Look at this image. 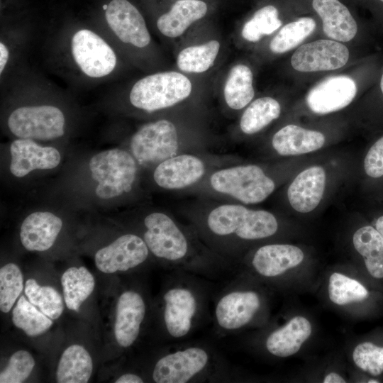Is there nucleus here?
<instances>
[{
	"instance_id": "obj_1",
	"label": "nucleus",
	"mask_w": 383,
	"mask_h": 383,
	"mask_svg": "<svg viewBox=\"0 0 383 383\" xmlns=\"http://www.w3.org/2000/svg\"><path fill=\"white\" fill-rule=\"evenodd\" d=\"M208 279L181 270L168 276L160 297V325L169 343L187 340L209 317Z\"/></svg>"
},
{
	"instance_id": "obj_2",
	"label": "nucleus",
	"mask_w": 383,
	"mask_h": 383,
	"mask_svg": "<svg viewBox=\"0 0 383 383\" xmlns=\"http://www.w3.org/2000/svg\"><path fill=\"white\" fill-rule=\"evenodd\" d=\"M151 377L156 383L221 382L232 380L225 356L201 341L172 343L155 362Z\"/></svg>"
},
{
	"instance_id": "obj_3",
	"label": "nucleus",
	"mask_w": 383,
	"mask_h": 383,
	"mask_svg": "<svg viewBox=\"0 0 383 383\" xmlns=\"http://www.w3.org/2000/svg\"><path fill=\"white\" fill-rule=\"evenodd\" d=\"M208 231L216 238L255 240L270 237L278 229L274 216L264 210L224 204L213 209L206 219Z\"/></svg>"
},
{
	"instance_id": "obj_4",
	"label": "nucleus",
	"mask_w": 383,
	"mask_h": 383,
	"mask_svg": "<svg viewBox=\"0 0 383 383\" xmlns=\"http://www.w3.org/2000/svg\"><path fill=\"white\" fill-rule=\"evenodd\" d=\"M212 321L218 336L243 329L255 318L262 306L260 295L231 281L214 299Z\"/></svg>"
},
{
	"instance_id": "obj_5",
	"label": "nucleus",
	"mask_w": 383,
	"mask_h": 383,
	"mask_svg": "<svg viewBox=\"0 0 383 383\" xmlns=\"http://www.w3.org/2000/svg\"><path fill=\"white\" fill-rule=\"evenodd\" d=\"M192 83L176 72H160L138 81L130 93L133 106L148 112L172 106L187 98Z\"/></svg>"
},
{
	"instance_id": "obj_6",
	"label": "nucleus",
	"mask_w": 383,
	"mask_h": 383,
	"mask_svg": "<svg viewBox=\"0 0 383 383\" xmlns=\"http://www.w3.org/2000/svg\"><path fill=\"white\" fill-rule=\"evenodd\" d=\"M92 178L98 182L96 196L108 199L130 192L135 181L136 165L127 152L111 149L91 157L89 163Z\"/></svg>"
},
{
	"instance_id": "obj_7",
	"label": "nucleus",
	"mask_w": 383,
	"mask_h": 383,
	"mask_svg": "<svg viewBox=\"0 0 383 383\" xmlns=\"http://www.w3.org/2000/svg\"><path fill=\"white\" fill-rule=\"evenodd\" d=\"M212 188L245 204L264 201L274 189V183L255 165L218 170L210 179Z\"/></svg>"
},
{
	"instance_id": "obj_8",
	"label": "nucleus",
	"mask_w": 383,
	"mask_h": 383,
	"mask_svg": "<svg viewBox=\"0 0 383 383\" xmlns=\"http://www.w3.org/2000/svg\"><path fill=\"white\" fill-rule=\"evenodd\" d=\"M65 117L49 105L23 106L9 116L8 126L16 136L24 139L51 140L64 134Z\"/></svg>"
},
{
	"instance_id": "obj_9",
	"label": "nucleus",
	"mask_w": 383,
	"mask_h": 383,
	"mask_svg": "<svg viewBox=\"0 0 383 383\" xmlns=\"http://www.w3.org/2000/svg\"><path fill=\"white\" fill-rule=\"evenodd\" d=\"M131 148L140 164L160 163L177 152L178 136L176 128L167 120L147 123L132 137Z\"/></svg>"
},
{
	"instance_id": "obj_10",
	"label": "nucleus",
	"mask_w": 383,
	"mask_h": 383,
	"mask_svg": "<svg viewBox=\"0 0 383 383\" xmlns=\"http://www.w3.org/2000/svg\"><path fill=\"white\" fill-rule=\"evenodd\" d=\"M72 52L82 71L91 77H101L115 68L116 57L112 48L90 30L77 31L72 39Z\"/></svg>"
},
{
	"instance_id": "obj_11",
	"label": "nucleus",
	"mask_w": 383,
	"mask_h": 383,
	"mask_svg": "<svg viewBox=\"0 0 383 383\" xmlns=\"http://www.w3.org/2000/svg\"><path fill=\"white\" fill-rule=\"evenodd\" d=\"M149 249L143 238L135 234H125L95 254L96 267L104 273L127 272L143 264Z\"/></svg>"
},
{
	"instance_id": "obj_12",
	"label": "nucleus",
	"mask_w": 383,
	"mask_h": 383,
	"mask_svg": "<svg viewBox=\"0 0 383 383\" xmlns=\"http://www.w3.org/2000/svg\"><path fill=\"white\" fill-rule=\"evenodd\" d=\"M349 58V50L343 44L331 40H318L301 45L293 54L291 64L300 72L337 70Z\"/></svg>"
},
{
	"instance_id": "obj_13",
	"label": "nucleus",
	"mask_w": 383,
	"mask_h": 383,
	"mask_svg": "<svg viewBox=\"0 0 383 383\" xmlns=\"http://www.w3.org/2000/svg\"><path fill=\"white\" fill-rule=\"evenodd\" d=\"M147 313L145 299L138 291L128 289L119 296L116 309L114 336L119 346L131 347L139 337Z\"/></svg>"
},
{
	"instance_id": "obj_14",
	"label": "nucleus",
	"mask_w": 383,
	"mask_h": 383,
	"mask_svg": "<svg viewBox=\"0 0 383 383\" xmlns=\"http://www.w3.org/2000/svg\"><path fill=\"white\" fill-rule=\"evenodd\" d=\"M106 21L123 43L138 48L148 45L150 36L143 17L127 0H112L106 9Z\"/></svg>"
},
{
	"instance_id": "obj_15",
	"label": "nucleus",
	"mask_w": 383,
	"mask_h": 383,
	"mask_svg": "<svg viewBox=\"0 0 383 383\" xmlns=\"http://www.w3.org/2000/svg\"><path fill=\"white\" fill-rule=\"evenodd\" d=\"M356 93L357 87L352 78L335 76L326 79L311 89L306 100L313 113L326 114L347 106Z\"/></svg>"
},
{
	"instance_id": "obj_16",
	"label": "nucleus",
	"mask_w": 383,
	"mask_h": 383,
	"mask_svg": "<svg viewBox=\"0 0 383 383\" xmlns=\"http://www.w3.org/2000/svg\"><path fill=\"white\" fill-rule=\"evenodd\" d=\"M10 152V171L17 177H24L35 170L55 168L60 162V154L56 148L43 147L32 139L14 140Z\"/></svg>"
},
{
	"instance_id": "obj_17",
	"label": "nucleus",
	"mask_w": 383,
	"mask_h": 383,
	"mask_svg": "<svg viewBox=\"0 0 383 383\" xmlns=\"http://www.w3.org/2000/svg\"><path fill=\"white\" fill-rule=\"evenodd\" d=\"M204 173L203 162L191 155L171 157L160 162L154 172V179L167 189H182L196 182Z\"/></svg>"
},
{
	"instance_id": "obj_18",
	"label": "nucleus",
	"mask_w": 383,
	"mask_h": 383,
	"mask_svg": "<svg viewBox=\"0 0 383 383\" xmlns=\"http://www.w3.org/2000/svg\"><path fill=\"white\" fill-rule=\"evenodd\" d=\"M304 252L289 244H270L259 248L254 253L251 265L261 277L273 278L299 265Z\"/></svg>"
},
{
	"instance_id": "obj_19",
	"label": "nucleus",
	"mask_w": 383,
	"mask_h": 383,
	"mask_svg": "<svg viewBox=\"0 0 383 383\" xmlns=\"http://www.w3.org/2000/svg\"><path fill=\"white\" fill-rule=\"evenodd\" d=\"M326 173L313 166L299 173L289 187L287 196L292 208L300 213L313 211L320 203L325 189Z\"/></svg>"
},
{
	"instance_id": "obj_20",
	"label": "nucleus",
	"mask_w": 383,
	"mask_h": 383,
	"mask_svg": "<svg viewBox=\"0 0 383 383\" xmlns=\"http://www.w3.org/2000/svg\"><path fill=\"white\" fill-rule=\"evenodd\" d=\"M62 226V220L50 212H34L23 221L20 239L29 251H45L54 244Z\"/></svg>"
},
{
	"instance_id": "obj_21",
	"label": "nucleus",
	"mask_w": 383,
	"mask_h": 383,
	"mask_svg": "<svg viewBox=\"0 0 383 383\" xmlns=\"http://www.w3.org/2000/svg\"><path fill=\"white\" fill-rule=\"evenodd\" d=\"M312 5L322 19L328 37L340 42H348L355 37L357 23L344 4L338 0H313Z\"/></svg>"
},
{
	"instance_id": "obj_22",
	"label": "nucleus",
	"mask_w": 383,
	"mask_h": 383,
	"mask_svg": "<svg viewBox=\"0 0 383 383\" xmlns=\"http://www.w3.org/2000/svg\"><path fill=\"white\" fill-rule=\"evenodd\" d=\"M311 333L310 322L303 316H295L285 326L272 331L267 336L265 348L274 356L288 357L299 351Z\"/></svg>"
},
{
	"instance_id": "obj_23",
	"label": "nucleus",
	"mask_w": 383,
	"mask_h": 383,
	"mask_svg": "<svg viewBox=\"0 0 383 383\" xmlns=\"http://www.w3.org/2000/svg\"><path fill=\"white\" fill-rule=\"evenodd\" d=\"M325 143L323 133L295 125H287L273 136L272 144L281 155H298L320 149Z\"/></svg>"
},
{
	"instance_id": "obj_24",
	"label": "nucleus",
	"mask_w": 383,
	"mask_h": 383,
	"mask_svg": "<svg viewBox=\"0 0 383 383\" xmlns=\"http://www.w3.org/2000/svg\"><path fill=\"white\" fill-rule=\"evenodd\" d=\"M206 3L199 0H179L170 11L162 15L157 21L159 30L165 36L181 35L194 22L205 16Z\"/></svg>"
},
{
	"instance_id": "obj_25",
	"label": "nucleus",
	"mask_w": 383,
	"mask_h": 383,
	"mask_svg": "<svg viewBox=\"0 0 383 383\" xmlns=\"http://www.w3.org/2000/svg\"><path fill=\"white\" fill-rule=\"evenodd\" d=\"M92 370V360L88 351L80 345H72L61 355L56 380L59 383H86Z\"/></svg>"
},
{
	"instance_id": "obj_26",
	"label": "nucleus",
	"mask_w": 383,
	"mask_h": 383,
	"mask_svg": "<svg viewBox=\"0 0 383 383\" xmlns=\"http://www.w3.org/2000/svg\"><path fill=\"white\" fill-rule=\"evenodd\" d=\"M353 242L368 272L374 278H383V237L377 230L370 226L362 227L354 233Z\"/></svg>"
},
{
	"instance_id": "obj_27",
	"label": "nucleus",
	"mask_w": 383,
	"mask_h": 383,
	"mask_svg": "<svg viewBox=\"0 0 383 383\" xmlns=\"http://www.w3.org/2000/svg\"><path fill=\"white\" fill-rule=\"evenodd\" d=\"M61 284L67 307L77 312L82 304L94 291L95 281L86 267H72L62 274Z\"/></svg>"
},
{
	"instance_id": "obj_28",
	"label": "nucleus",
	"mask_w": 383,
	"mask_h": 383,
	"mask_svg": "<svg viewBox=\"0 0 383 383\" xmlns=\"http://www.w3.org/2000/svg\"><path fill=\"white\" fill-rule=\"evenodd\" d=\"M223 91L230 108L238 110L248 105L255 93L250 69L243 65L234 66L230 71Z\"/></svg>"
},
{
	"instance_id": "obj_29",
	"label": "nucleus",
	"mask_w": 383,
	"mask_h": 383,
	"mask_svg": "<svg viewBox=\"0 0 383 383\" xmlns=\"http://www.w3.org/2000/svg\"><path fill=\"white\" fill-rule=\"evenodd\" d=\"M280 111V105L275 99L271 97L257 99L242 115L240 129L246 134L255 133L277 118Z\"/></svg>"
},
{
	"instance_id": "obj_30",
	"label": "nucleus",
	"mask_w": 383,
	"mask_h": 383,
	"mask_svg": "<svg viewBox=\"0 0 383 383\" xmlns=\"http://www.w3.org/2000/svg\"><path fill=\"white\" fill-rule=\"evenodd\" d=\"M13 325L30 337L45 333L52 325V321L35 305L21 296L12 312Z\"/></svg>"
},
{
	"instance_id": "obj_31",
	"label": "nucleus",
	"mask_w": 383,
	"mask_h": 383,
	"mask_svg": "<svg viewBox=\"0 0 383 383\" xmlns=\"http://www.w3.org/2000/svg\"><path fill=\"white\" fill-rule=\"evenodd\" d=\"M220 48L217 40L188 47L177 56V65L185 72L201 73L206 71L214 62Z\"/></svg>"
},
{
	"instance_id": "obj_32",
	"label": "nucleus",
	"mask_w": 383,
	"mask_h": 383,
	"mask_svg": "<svg viewBox=\"0 0 383 383\" xmlns=\"http://www.w3.org/2000/svg\"><path fill=\"white\" fill-rule=\"evenodd\" d=\"M24 292L30 302L51 319H57L62 313V298L55 288L40 286L35 279H28Z\"/></svg>"
},
{
	"instance_id": "obj_33",
	"label": "nucleus",
	"mask_w": 383,
	"mask_h": 383,
	"mask_svg": "<svg viewBox=\"0 0 383 383\" xmlns=\"http://www.w3.org/2000/svg\"><path fill=\"white\" fill-rule=\"evenodd\" d=\"M315 28L316 22L309 17L300 18L287 23L271 40L270 48L275 53L289 51L311 35Z\"/></svg>"
},
{
	"instance_id": "obj_34",
	"label": "nucleus",
	"mask_w": 383,
	"mask_h": 383,
	"mask_svg": "<svg viewBox=\"0 0 383 383\" xmlns=\"http://www.w3.org/2000/svg\"><path fill=\"white\" fill-rule=\"evenodd\" d=\"M329 298L338 305H345L367 299L369 293L357 280L342 274L334 272L329 278Z\"/></svg>"
},
{
	"instance_id": "obj_35",
	"label": "nucleus",
	"mask_w": 383,
	"mask_h": 383,
	"mask_svg": "<svg viewBox=\"0 0 383 383\" xmlns=\"http://www.w3.org/2000/svg\"><path fill=\"white\" fill-rule=\"evenodd\" d=\"M282 26L277 9L268 5L257 10L247 21L242 30L243 37L250 42L260 40L262 35H270Z\"/></svg>"
},
{
	"instance_id": "obj_36",
	"label": "nucleus",
	"mask_w": 383,
	"mask_h": 383,
	"mask_svg": "<svg viewBox=\"0 0 383 383\" xmlns=\"http://www.w3.org/2000/svg\"><path fill=\"white\" fill-rule=\"evenodd\" d=\"M23 289V277L19 267L8 263L0 269V309L8 313Z\"/></svg>"
},
{
	"instance_id": "obj_37",
	"label": "nucleus",
	"mask_w": 383,
	"mask_h": 383,
	"mask_svg": "<svg viewBox=\"0 0 383 383\" xmlns=\"http://www.w3.org/2000/svg\"><path fill=\"white\" fill-rule=\"evenodd\" d=\"M35 360L26 350H18L10 357L6 367L0 373L1 383H21L30 374Z\"/></svg>"
},
{
	"instance_id": "obj_38",
	"label": "nucleus",
	"mask_w": 383,
	"mask_h": 383,
	"mask_svg": "<svg viewBox=\"0 0 383 383\" xmlns=\"http://www.w3.org/2000/svg\"><path fill=\"white\" fill-rule=\"evenodd\" d=\"M353 358L355 365L372 375L383 372V348L370 342H364L354 349Z\"/></svg>"
},
{
	"instance_id": "obj_39",
	"label": "nucleus",
	"mask_w": 383,
	"mask_h": 383,
	"mask_svg": "<svg viewBox=\"0 0 383 383\" xmlns=\"http://www.w3.org/2000/svg\"><path fill=\"white\" fill-rule=\"evenodd\" d=\"M366 174L373 178L383 176V136L370 148L365 160Z\"/></svg>"
},
{
	"instance_id": "obj_40",
	"label": "nucleus",
	"mask_w": 383,
	"mask_h": 383,
	"mask_svg": "<svg viewBox=\"0 0 383 383\" xmlns=\"http://www.w3.org/2000/svg\"><path fill=\"white\" fill-rule=\"evenodd\" d=\"M116 383H143L144 379L138 374L134 373H126L121 375Z\"/></svg>"
},
{
	"instance_id": "obj_41",
	"label": "nucleus",
	"mask_w": 383,
	"mask_h": 383,
	"mask_svg": "<svg viewBox=\"0 0 383 383\" xmlns=\"http://www.w3.org/2000/svg\"><path fill=\"white\" fill-rule=\"evenodd\" d=\"M9 59V50L6 45L0 43V72L1 73L7 63Z\"/></svg>"
},
{
	"instance_id": "obj_42",
	"label": "nucleus",
	"mask_w": 383,
	"mask_h": 383,
	"mask_svg": "<svg viewBox=\"0 0 383 383\" xmlns=\"http://www.w3.org/2000/svg\"><path fill=\"white\" fill-rule=\"evenodd\" d=\"M345 379L339 374L331 372L326 376L323 383H345Z\"/></svg>"
},
{
	"instance_id": "obj_43",
	"label": "nucleus",
	"mask_w": 383,
	"mask_h": 383,
	"mask_svg": "<svg viewBox=\"0 0 383 383\" xmlns=\"http://www.w3.org/2000/svg\"><path fill=\"white\" fill-rule=\"evenodd\" d=\"M375 227L377 231L383 237V216L379 217L376 221Z\"/></svg>"
},
{
	"instance_id": "obj_44",
	"label": "nucleus",
	"mask_w": 383,
	"mask_h": 383,
	"mask_svg": "<svg viewBox=\"0 0 383 383\" xmlns=\"http://www.w3.org/2000/svg\"><path fill=\"white\" fill-rule=\"evenodd\" d=\"M380 88H381V90H382V93H383V74H382L381 81H380Z\"/></svg>"
},
{
	"instance_id": "obj_45",
	"label": "nucleus",
	"mask_w": 383,
	"mask_h": 383,
	"mask_svg": "<svg viewBox=\"0 0 383 383\" xmlns=\"http://www.w3.org/2000/svg\"><path fill=\"white\" fill-rule=\"evenodd\" d=\"M369 383H378L379 381L376 380V379H370L368 381Z\"/></svg>"
},
{
	"instance_id": "obj_46",
	"label": "nucleus",
	"mask_w": 383,
	"mask_h": 383,
	"mask_svg": "<svg viewBox=\"0 0 383 383\" xmlns=\"http://www.w3.org/2000/svg\"><path fill=\"white\" fill-rule=\"evenodd\" d=\"M380 1H382L383 2V0H380Z\"/></svg>"
}]
</instances>
